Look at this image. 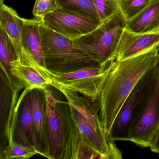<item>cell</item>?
I'll use <instances>...</instances> for the list:
<instances>
[{
  "instance_id": "1",
  "label": "cell",
  "mask_w": 159,
  "mask_h": 159,
  "mask_svg": "<svg viewBox=\"0 0 159 159\" xmlns=\"http://www.w3.org/2000/svg\"><path fill=\"white\" fill-rule=\"evenodd\" d=\"M159 63V46L122 61H116L99 98L92 107L99 111L105 135L109 139L116 117L138 83Z\"/></svg>"
},
{
  "instance_id": "2",
  "label": "cell",
  "mask_w": 159,
  "mask_h": 159,
  "mask_svg": "<svg viewBox=\"0 0 159 159\" xmlns=\"http://www.w3.org/2000/svg\"><path fill=\"white\" fill-rule=\"evenodd\" d=\"M46 126L48 140V158L71 159L78 152L80 132L71 107L56 99L46 89Z\"/></svg>"
},
{
  "instance_id": "3",
  "label": "cell",
  "mask_w": 159,
  "mask_h": 159,
  "mask_svg": "<svg viewBox=\"0 0 159 159\" xmlns=\"http://www.w3.org/2000/svg\"><path fill=\"white\" fill-rule=\"evenodd\" d=\"M45 66L60 74L88 67L100 66L74 41L47 28L40 27Z\"/></svg>"
},
{
  "instance_id": "4",
  "label": "cell",
  "mask_w": 159,
  "mask_h": 159,
  "mask_svg": "<svg viewBox=\"0 0 159 159\" xmlns=\"http://www.w3.org/2000/svg\"><path fill=\"white\" fill-rule=\"evenodd\" d=\"M126 22L119 9L94 30L73 40L74 43L98 64L103 66L116 60L117 48Z\"/></svg>"
},
{
  "instance_id": "5",
  "label": "cell",
  "mask_w": 159,
  "mask_h": 159,
  "mask_svg": "<svg viewBox=\"0 0 159 159\" xmlns=\"http://www.w3.org/2000/svg\"><path fill=\"white\" fill-rule=\"evenodd\" d=\"M159 63L131 122L126 139L142 148H150L159 127Z\"/></svg>"
},
{
  "instance_id": "6",
  "label": "cell",
  "mask_w": 159,
  "mask_h": 159,
  "mask_svg": "<svg viewBox=\"0 0 159 159\" xmlns=\"http://www.w3.org/2000/svg\"><path fill=\"white\" fill-rule=\"evenodd\" d=\"M44 26L74 40L94 30L100 24L97 20L59 7L41 20Z\"/></svg>"
},
{
  "instance_id": "7",
  "label": "cell",
  "mask_w": 159,
  "mask_h": 159,
  "mask_svg": "<svg viewBox=\"0 0 159 159\" xmlns=\"http://www.w3.org/2000/svg\"><path fill=\"white\" fill-rule=\"evenodd\" d=\"M155 67L144 75L125 101L113 124L110 141H126L129 126L150 84Z\"/></svg>"
},
{
  "instance_id": "8",
  "label": "cell",
  "mask_w": 159,
  "mask_h": 159,
  "mask_svg": "<svg viewBox=\"0 0 159 159\" xmlns=\"http://www.w3.org/2000/svg\"><path fill=\"white\" fill-rule=\"evenodd\" d=\"M19 91L9 82L5 74L1 75V135L3 134L9 143L13 140L16 127L19 100Z\"/></svg>"
},
{
  "instance_id": "9",
  "label": "cell",
  "mask_w": 159,
  "mask_h": 159,
  "mask_svg": "<svg viewBox=\"0 0 159 159\" xmlns=\"http://www.w3.org/2000/svg\"><path fill=\"white\" fill-rule=\"evenodd\" d=\"M158 46L159 32L135 33L125 28L117 48L116 60L122 61Z\"/></svg>"
},
{
  "instance_id": "10",
  "label": "cell",
  "mask_w": 159,
  "mask_h": 159,
  "mask_svg": "<svg viewBox=\"0 0 159 159\" xmlns=\"http://www.w3.org/2000/svg\"><path fill=\"white\" fill-rule=\"evenodd\" d=\"M0 62L1 70L11 85L18 91L25 87L17 78L16 68L19 60L11 40L0 27Z\"/></svg>"
},
{
  "instance_id": "11",
  "label": "cell",
  "mask_w": 159,
  "mask_h": 159,
  "mask_svg": "<svg viewBox=\"0 0 159 159\" xmlns=\"http://www.w3.org/2000/svg\"><path fill=\"white\" fill-rule=\"evenodd\" d=\"M41 24V21L36 18L25 19L22 36L24 52L22 57L28 56L39 65L45 67L40 30Z\"/></svg>"
},
{
  "instance_id": "12",
  "label": "cell",
  "mask_w": 159,
  "mask_h": 159,
  "mask_svg": "<svg viewBox=\"0 0 159 159\" xmlns=\"http://www.w3.org/2000/svg\"><path fill=\"white\" fill-rule=\"evenodd\" d=\"M25 19L16 12L1 2L0 8V27L3 28L11 40L16 50L18 59L24 54L22 36Z\"/></svg>"
},
{
  "instance_id": "13",
  "label": "cell",
  "mask_w": 159,
  "mask_h": 159,
  "mask_svg": "<svg viewBox=\"0 0 159 159\" xmlns=\"http://www.w3.org/2000/svg\"><path fill=\"white\" fill-rule=\"evenodd\" d=\"M23 99L19 118L18 136L21 140L20 144L26 147L33 146L39 154L43 156L34 125L30 92L29 94Z\"/></svg>"
},
{
  "instance_id": "14",
  "label": "cell",
  "mask_w": 159,
  "mask_h": 159,
  "mask_svg": "<svg viewBox=\"0 0 159 159\" xmlns=\"http://www.w3.org/2000/svg\"><path fill=\"white\" fill-rule=\"evenodd\" d=\"M125 28L135 33L159 32V0H152L138 14L127 21Z\"/></svg>"
},
{
  "instance_id": "15",
  "label": "cell",
  "mask_w": 159,
  "mask_h": 159,
  "mask_svg": "<svg viewBox=\"0 0 159 159\" xmlns=\"http://www.w3.org/2000/svg\"><path fill=\"white\" fill-rule=\"evenodd\" d=\"M38 89L30 91L32 116L37 137L40 145L44 147V156L48 158V146L46 125V101L40 99Z\"/></svg>"
},
{
  "instance_id": "16",
  "label": "cell",
  "mask_w": 159,
  "mask_h": 159,
  "mask_svg": "<svg viewBox=\"0 0 159 159\" xmlns=\"http://www.w3.org/2000/svg\"><path fill=\"white\" fill-rule=\"evenodd\" d=\"M59 3L60 8L66 11L99 22L93 0H59Z\"/></svg>"
},
{
  "instance_id": "17",
  "label": "cell",
  "mask_w": 159,
  "mask_h": 159,
  "mask_svg": "<svg viewBox=\"0 0 159 159\" xmlns=\"http://www.w3.org/2000/svg\"><path fill=\"white\" fill-rule=\"evenodd\" d=\"M18 71L20 80L29 92L34 89L44 90L50 85V83L47 80L29 67L19 63Z\"/></svg>"
},
{
  "instance_id": "18",
  "label": "cell",
  "mask_w": 159,
  "mask_h": 159,
  "mask_svg": "<svg viewBox=\"0 0 159 159\" xmlns=\"http://www.w3.org/2000/svg\"><path fill=\"white\" fill-rule=\"evenodd\" d=\"M39 152L33 146L26 147L12 140L1 152V159H28Z\"/></svg>"
},
{
  "instance_id": "19",
  "label": "cell",
  "mask_w": 159,
  "mask_h": 159,
  "mask_svg": "<svg viewBox=\"0 0 159 159\" xmlns=\"http://www.w3.org/2000/svg\"><path fill=\"white\" fill-rule=\"evenodd\" d=\"M152 1V0H119V9L127 21L138 14Z\"/></svg>"
},
{
  "instance_id": "20",
  "label": "cell",
  "mask_w": 159,
  "mask_h": 159,
  "mask_svg": "<svg viewBox=\"0 0 159 159\" xmlns=\"http://www.w3.org/2000/svg\"><path fill=\"white\" fill-rule=\"evenodd\" d=\"M100 23L115 14L119 10V0H93Z\"/></svg>"
},
{
  "instance_id": "21",
  "label": "cell",
  "mask_w": 159,
  "mask_h": 159,
  "mask_svg": "<svg viewBox=\"0 0 159 159\" xmlns=\"http://www.w3.org/2000/svg\"><path fill=\"white\" fill-rule=\"evenodd\" d=\"M59 7V0H36L32 13L35 18L41 20Z\"/></svg>"
},
{
  "instance_id": "22",
  "label": "cell",
  "mask_w": 159,
  "mask_h": 159,
  "mask_svg": "<svg viewBox=\"0 0 159 159\" xmlns=\"http://www.w3.org/2000/svg\"><path fill=\"white\" fill-rule=\"evenodd\" d=\"M150 148L152 152L159 153V127Z\"/></svg>"
},
{
  "instance_id": "23",
  "label": "cell",
  "mask_w": 159,
  "mask_h": 159,
  "mask_svg": "<svg viewBox=\"0 0 159 159\" xmlns=\"http://www.w3.org/2000/svg\"><path fill=\"white\" fill-rule=\"evenodd\" d=\"M158 154H159V153H158Z\"/></svg>"
},
{
  "instance_id": "24",
  "label": "cell",
  "mask_w": 159,
  "mask_h": 159,
  "mask_svg": "<svg viewBox=\"0 0 159 159\" xmlns=\"http://www.w3.org/2000/svg\"></svg>"
}]
</instances>
